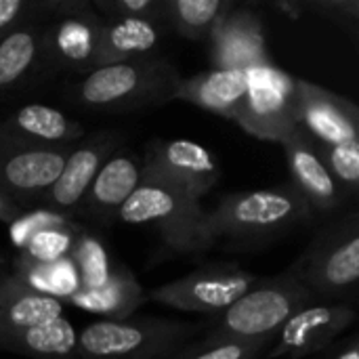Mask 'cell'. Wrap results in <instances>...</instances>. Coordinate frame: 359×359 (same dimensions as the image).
<instances>
[{
  "label": "cell",
  "mask_w": 359,
  "mask_h": 359,
  "mask_svg": "<svg viewBox=\"0 0 359 359\" xmlns=\"http://www.w3.org/2000/svg\"><path fill=\"white\" fill-rule=\"evenodd\" d=\"M0 130L34 145L59 149H69L84 137L80 122L44 103H27L17 107L0 120Z\"/></svg>",
  "instance_id": "obj_18"
},
{
  "label": "cell",
  "mask_w": 359,
  "mask_h": 359,
  "mask_svg": "<svg viewBox=\"0 0 359 359\" xmlns=\"http://www.w3.org/2000/svg\"><path fill=\"white\" fill-rule=\"evenodd\" d=\"M103 19L90 0H55L50 19L44 23V57L48 67L72 74L95 69Z\"/></svg>",
  "instance_id": "obj_9"
},
{
  "label": "cell",
  "mask_w": 359,
  "mask_h": 359,
  "mask_svg": "<svg viewBox=\"0 0 359 359\" xmlns=\"http://www.w3.org/2000/svg\"><path fill=\"white\" fill-rule=\"evenodd\" d=\"M25 208L19 206L17 202H13L11 198H6L4 194H0V223H13Z\"/></svg>",
  "instance_id": "obj_36"
},
{
  "label": "cell",
  "mask_w": 359,
  "mask_h": 359,
  "mask_svg": "<svg viewBox=\"0 0 359 359\" xmlns=\"http://www.w3.org/2000/svg\"><path fill=\"white\" fill-rule=\"evenodd\" d=\"M206 44L212 69L248 72L271 63L263 19L248 6L231 8L215 27Z\"/></svg>",
  "instance_id": "obj_15"
},
{
  "label": "cell",
  "mask_w": 359,
  "mask_h": 359,
  "mask_svg": "<svg viewBox=\"0 0 359 359\" xmlns=\"http://www.w3.org/2000/svg\"><path fill=\"white\" fill-rule=\"evenodd\" d=\"M143 183L141 158L124 147H118L99 168L93 179L78 215L97 225H111L118 221L122 206L130 200Z\"/></svg>",
  "instance_id": "obj_17"
},
{
  "label": "cell",
  "mask_w": 359,
  "mask_h": 359,
  "mask_svg": "<svg viewBox=\"0 0 359 359\" xmlns=\"http://www.w3.org/2000/svg\"><path fill=\"white\" fill-rule=\"evenodd\" d=\"M257 280L259 278L240 263L219 261L202 265L175 282L154 288L147 292V301L212 318L231 307L252 288Z\"/></svg>",
  "instance_id": "obj_8"
},
{
  "label": "cell",
  "mask_w": 359,
  "mask_h": 359,
  "mask_svg": "<svg viewBox=\"0 0 359 359\" xmlns=\"http://www.w3.org/2000/svg\"><path fill=\"white\" fill-rule=\"evenodd\" d=\"M120 141L122 137L118 130H97L93 135H84L67 151L57 181L40 200L42 208L76 219L93 179L103 162L120 147Z\"/></svg>",
  "instance_id": "obj_13"
},
{
  "label": "cell",
  "mask_w": 359,
  "mask_h": 359,
  "mask_svg": "<svg viewBox=\"0 0 359 359\" xmlns=\"http://www.w3.org/2000/svg\"><path fill=\"white\" fill-rule=\"evenodd\" d=\"M118 221L154 227L170 255L179 257H202L217 242L200 200L158 181H143L122 206Z\"/></svg>",
  "instance_id": "obj_5"
},
{
  "label": "cell",
  "mask_w": 359,
  "mask_h": 359,
  "mask_svg": "<svg viewBox=\"0 0 359 359\" xmlns=\"http://www.w3.org/2000/svg\"><path fill=\"white\" fill-rule=\"evenodd\" d=\"M246 95V72L238 69H206L191 78H183L175 101L191 103L200 109L231 120Z\"/></svg>",
  "instance_id": "obj_21"
},
{
  "label": "cell",
  "mask_w": 359,
  "mask_h": 359,
  "mask_svg": "<svg viewBox=\"0 0 359 359\" xmlns=\"http://www.w3.org/2000/svg\"><path fill=\"white\" fill-rule=\"evenodd\" d=\"M303 282L320 301L351 303L359 282V212L332 219L297 259Z\"/></svg>",
  "instance_id": "obj_6"
},
{
  "label": "cell",
  "mask_w": 359,
  "mask_h": 359,
  "mask_svg": "<svg viewBox=\"0 0 359 359\" xmlns=\"http://www.w3.org/2000/svg\"><path fill=\"white\" fill-rule=\"evenodd\" d=\"M236 6L233 0H164V25L187 40L206 42Z\"/></svg>",
  "instance_id": "obj_25"
},
{
  "label": "cell",
  "mask_w": 359,
  "mask_h": 359,
  "mask_svg": "<svg viewBox=\"0 0 359 359\" xmlns=\"http://www.w3.org/2000/svg\"><path fill=\"white\" fill-rule=\"evenodd\" d=\"M168 27L156 19H114L103 21L95 67L145 59L158 55Z\"/></svg>",
  "instance_id": "obj_19"
},
{
  "label": "cell",
  "mask_w": 359,
  "mask_h": 359,
  "mask_svg": "<svg viewBox=\"0 0 359 359\" xmlns=\"http://www.w3.org/2000/svg\"><path fill=\"white\" fill-rule=\"evenodd\" d=\"M233 122L250 137L282 143L299 128L297 78L273 61L246 72V95Z\"/></svg>",
  "instance_id": "obj_7"
},
{
  "label": "cell",
  "mask_w": 359,
  "mask_h": 359,
  "mask_svg": "<svg viewBox=\"0 0 359 359\" xmlns=\"http://www.w3.org/2000/svg\"><path fill=\"white\" fill-rule=\"evenodd\" d=\"M204 322L170 318L97 320L78 332L80 359H170L204 332Z\"/></svg>",
  "instance_id": "obj_4"
},
{
  "label": "cell",
  "mask_w": 359,
  "mask_h": 359,
  "mask_svg": "<svg viewBox=\"0 0 359 359\" xmlns=\"http://www.w3.org/2000/svg\"><path fill=\"white\" fill-rule=\"evenodd\" d=\"M0 351L29 359H80L78 330L65 318L6 330L0 332Z\"/></svg>",
  "instance_id": "obj_23"
},
{
  "label": "cell",
  "mask_w": 359,
  "mask_h": 359,
  "mask_svg": "<svg viewBox=\"0 0 359 359\" xmlns=\"http://www.w3.org/2000/svg\"><path fill=\"white\" fill-rule=\"evenodd\" d=\"M46 65L44 23H25L0 40V99L27 86Z\"/></svg>",
  "instance_id": "obj_20"
},
{
  "label": "cell",
  "mask_w": 359,
  "mask_h": 359,
  "mask_svg": "<svg viewBox=\"0 0 359 359\" xmlns=\"http://www.w3.org/2000/svg\"><path fill=\"white\" fill-rule=\"evenodd\" d=\"M355 318L358 311L353 303L313 301L282 326L267 359H303L324 353Z\"/></svg>",
  "instance_id": "obj_12"
},
{
  "label": "cell",
  "mask_w": 359,
  "mask_h": 359,
  "mask_svg": "<svg viewBox=\"0 0 359 359\" xmlns=\"http://www.w3.org/2000/svg\"><path fill=\"white\" fill-rule=\"evenodd\" d=\"M316 143V141H313ZM318 151L341 189L355 198L359 194V141L341 145H318Z\"/></svg>",
  "instance_id": "obj_30"
},
{
  "label": "cell",
  "mask_w": 359,
  "mask_h": 359,
  "mask_svg": "<svg viewBox=\"0 0 359 359\" xmlns=\"http://www.w3.org/2000/svg\"><path fill=\"white\" fill-rule=\"evenodd\" d=\"M63 318L59 299L25 288L11 271L0 280V332L38 326Z\"/></svg>",
  "instance_id": "obj_24"
},
{
  "label": "cell",
  "mask_w": 359,
  "mask_h": 359,
  "mask_svg": "<svg viewBox=\"0 0 359 359\" xmlns=\"http://www.w3.org/2000/svg\"><path fill=\"white\" fill-rule=\"evenodd\" d=\"M74 217L48 210V208H40V210H32V212H21L13 223H8V236L15 248L23 250V246L29 242V238H34L38 231L61 225L65 221H72Z\"/></svg>",
  "instance_id": "obj_33"
},
{
  "label": "cell",
  "mask_w": 359,
  "mask_h": 359,
  "mask_svg": "<svg viewBox=\"0 0 359 359\" xmlns=\"http://www.w3.org/2000/svg\"><path fill=\"white\" fill-rule=\"evenodd\" d=\"M299 128L318 145L359 141V107L316 82L297 78Z\"/></svg>",
  "instance_id": "obj_14"
},
{
  "label": "cell",
  "mask_w": 359,
  "mask_h": 359,
  "mask_svg": "<svg viewBox=\"0 0 359 359\" xmlns=\"http://www.w3.org/2000/svg\"><path fill=\"white\" fill-rule=\"evenodd\" d=\"M143 181L170 185L194 200L208 196L221 181V168L212 151L187 139H151L145 145Z\"/></svg>",
  "instance_id": "obj_10"
},
{
  "label": "cell",
  "mask_w": 359,
  "mask_h": 359,
  "mask_svg": "<svg viewBox=\"0 0 359 359\" xmlns=\"http://www.w3.org/2000/svg\"><path fill=\"white\" fill-rule=\"evenodd\" d=\"M147 301V292L126 265H116L107 282L95 290L78 288L65 303L101 316L103 320H124Z\"/></svg>",
  "instance_id": "obj_22"
},
{
  "label": "cell",
  "mask_w": 359,
  "mask_h": 359,
  "mask_svg": "<svg viewBox=\"0 0 359 359\" xmlns=\"http://www.w3.org/2000/svg\"><path fill=\"white\" fill-rule=\"evenodd\" d=\"M313 219L316 212L290 183L229 194L208 212L215 240H229L240 248L271 244L303 225H311Z\"/></svg>",
  "instance_id": "obj_1"
},
{
  "label": "cell",
  "mask_w": 359,
  "mask_h": 359,
  "mask_svg": "<svg viewBox=\"0 0 359 359\" xmlns=\"http://www.w3.org/2000/svg\"><path fill=\"white\" fill-rule=\"evenodd\" d=\"M177 67L160 57L95 67L72 86V99L97 111H130L175 101L181 84Z\"/></svg>",
  "instance_id": "obj_3"
},
{
  "label": "cell",
  "mask_w": 359,
  "mask_h": 359,
  "mask_svg": "<svg viewBox=\"0 0 359 359\" xmlns=\"http://www.w3.org/2000/svg\"><path fill=\"white\" fill-rule=\"evenodd\" d=\"M11 273L29 290L65 303L78 288V273L69 257L55 263H38L23 252L11 261Z\"/></svg>",
  "instance_id": "obj_26"
},
{
  "label": "cell",
  "mask_w": 359,
  "mask_h": 359,
  "mask_svg": "<svg viewBox=\"0 0 359 359\" xmlns=\"http://www.w3.org/2000/svg\"><path fill=\"white\" fill-rule=\"evenodd\" d=\"M69 149L34 145L0 130V194L23 208L40 202L57 181Z\"/></svg>",
  "instance_id": "obj_11"
},
{
  "label": "cell",
  "mask_w": 359,
  "mask_h": 359,
  "mask_svg": "<svg viewBox=\"0 0 359 359\" xmlns=\"http://www.w3.org/2000/svg\"><path fill=\"white\" fill-rule=\"evenodd\" d=\"M269 341H238V339H200L183 347L170 359H261Z\"/></svg>",
  "instance_id": "obj_28"
},
{
  "label": "cell",
  "mask_w": 359,
  "mask_h": 359,
  "mask_svg": "<svg viewBox=\"0 0 359 359\" xmlns=\"http://www.w3.org/2000/svg\"><path fill=\"white\" fill-rule=\"evenodd\" d=\"M84 225L72 221H65L61 225L48 227L38 231L34 238H29V242L23 246V255L38 261V263H55L61 261L65 257H69V250L74 246L76 236L80 233Z\"/></svg>",
  "instance_id": "obj_29"
},
{
  "label": "cell",
  "mask_w": 359,
  "mask_h": 359,
  "mask_svg": "<svg viewBox=\"0 0 359 359\" xmlns=\"http://www.w3.org/2000/svg\"><path fill=\"white\" fill-rule=\"evenodd\" d=\"M69 259L76 267L80 288L95 290L107 282V278L114 271V263L107 250V244L101 236L95 231H88L86 227L80 229V233L74 240V246L69 250Z\"/></svg>",
  "instance_id": "obj_27"
},
{
  "label": "cell",
  "mask_w": 359,
  "mask_h": 359,
  "mask_svg": "<svg viewBox=\"0 0 359 359\" xmlns=\"http://www.w3.org/2000/svg\"><path fill=\"white\" fill-rule=\"evenodd\" d=\"M103 21L156 19L164 23V0H90Z\"/></svg>",
  "instance_id": "obj_32"
},
{
  "label": "cell",
  "mask_w": 359,
  "mask_h": 359,
  "mask_svg": "<svg viewBox=\"0 0 359 359\" xmlns=\"http://www.w3.org/2000/svg\"><path fill=\"white\" fill-rule=\"evenodd\" d=\"M301 4H303V8L313 11L318 17H324L341 27H349L351 32H358V0H309V2H301Z\"/></svg>",
  "instance_id": "obj_34"
},
{
  "label": "cell",
  "mask_w": 359,
  "mask_h": 359,
  "mask_svg": "<svg viewBox=\"0 0 359 359\" xmlns=\"http://www.w3.org/2000/svg\"><path fill=\"white\" fill-rule=\"evenodd\" d=\"M320 301L303 282L299 263L271 278H259L231 307L206 320L204 339L273 343L282 326L309 303Z\"/></svg>",
  "instance_id": "obj_2"
},
{
  "label": "cell",
  "mask_w": 359,
  "mask_h": 359,
  "mask_svg": "<svg viewBox=\"0 0 359 359\" xmlns=\"http://www.w3.org/2000/svg\"><path fill=\"white\" fill-rule=\"evenodd\" d=\"M55 0H0V40L25 23H46Z\"/></svg>",
  "instance_id": "obj_31"
},
{
  "label": "cell",
  "mask_w": 359,
  "mask_h": 359,
  "mask_svg": "<svg viewBox=\"0 0 359 359\" xmlns=\"http://www.w3.org/2000/svg\"><path fill=\"white\" fill-rule=\"evenodd\" d=\"M280 145L284 149L288 172L292 179L290 185L301 194V198L316 215H332L347 206L349 196L332 179L311 137L297 128Z\"/></svg>",
  "instance_id": "obj_16"
},
{
  "label": "cell",
  "mask_w": 359,
  "mask_h": 359,
  "mask_svg": "<svg viewBox=\"0 0 359 359\" xmlns=\"http://www.w3.org/2000/svg\"><path fill=\"white\" fill-rule=\"evenodd\" d=\"M326 355L322 359H359V337L353 334L349 341L343 345H332L330 349L324 351Z\"/></svg>",
  "instance_id": "obj_35"
},
{
  "label": "cell",
  "mask_w": 359,
  "mask_h": 359,
  "mask_svg": "<svg viewBox=\"0 0 359 359\" xmlns=\"http://www.w3.org/2000/svg\"><path fill=\"white\" fill-rule=\"evenodd\" d=\"M8 271H11V261H8L6 252L0 248V280H2Z\"/></svg>",
  "instance_id": "obj_37"
}]
</instances>
